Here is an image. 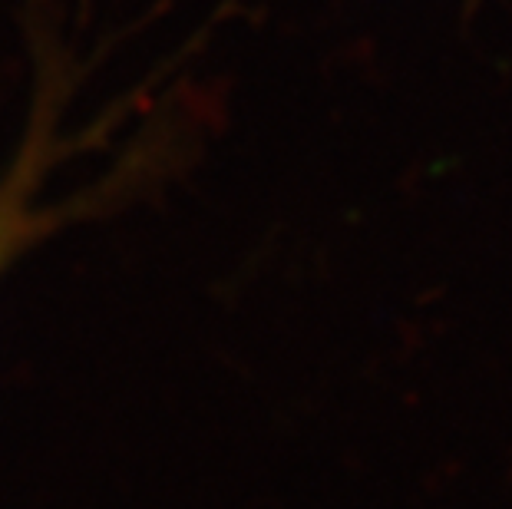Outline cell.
<instances>
[{"instance_id": "cell-1", "label": "cell", "mask_w": 512, "mask_h": 509, "mask_svg": "<svg viewBox=\"0 0 512 509\" xmlns=\"http://www.w3.org/2000/svg\"><path fill=\"white\" fill-rule=\"evenodd\" d=\"M57 159V139L47 129L27 139L20 156L0 176V278L43 238L67 229L80 212H93V202L83 196H50L60 169Z\"/></svg>"}]
</instances>
